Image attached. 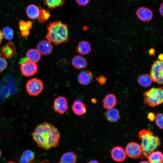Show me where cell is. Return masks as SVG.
Listing matches in <instances>:
<instances>
[{
    "instance_id": "5bb4252c",
    "label": "cell",
    "mask_w": 163,
    "mask_h": 163,
    "mask_svg": "<svg viewBox=\"0 0 163 163\" xmlns=\"http://www.w3.org/2000/svg\"><path fill=\"white\" fill-rule=\"evenodd\" d=\"M72 109L73 113L78 116L84 115L87 111L86 107L84 102L78 100L74 101L72 105Z\"/></svg>"
},
{
    "instance_id": "1f68e13d",
    "label": "cell",
    "mask_w": 163,
    "mask_h": 163,
    "mask_svg": "<svg viewBox=\"0 0 163 163\" xmlns=\"http://www.w3.org/2000/svg\"><path fill=\"white\" fill-rule=\"evenodd\" d=\"M107 78L104 75H101L96 78V80L101 85H104L107 80Z\"/></svg>"
},
{
    "instance_id": "3957f363",
    "label": "cell",
    "mask_w": 163,
    "mask_h": 163,
    "mask_svg": "<svg viewBox=\"0 0 163 163\" xmlns=\"http://www.w3.org/2000/svg\"><path fill=\"white\" fill-rule=\"evenodd\" d=\"M138 137L142 140L141 146L142 153L140 157L147 158L149 155L161 145V139L158 136L153 135L151 131L143 129L139 131Z\"/></svg>"
},
{
    "instance_id": "6da1fadb",
    "label": "cell",
    "mask_w": 163,
    "mask_h": 163,
    "mask_svg": "<svg viewBox=\"0 0 163 163\" xmlns=\"http://www.w3.org/2000/svg\"><path fill=\"white\" fill-rule=\"evenodd\" d=\"M37 146L46 150L58 145L60 133L58 129L50 123L44 122L38 124L31 134Z\"/></svg>"
},
{
    "instance_id": "d4e9b609",
    "label": "cell",
    "mask_w": 163,
    "mask_h": 163,
    "mask_svg": "<svg viewBox=\"0 0 163 163\" xmlns=\"http://www.w3.org/2000/svg\"><path fill=\"white\" fill-rule=\"evenodd\" d=\"M150 163H162L163 156L162 153L159 151H153L148 156Z\"/></svg>"
},
{
    "instance_id": "e0dca14e",
    "label": "cell",
    "mask_w": 163,
    "mask_h": 163,
    "mask_svg": "<svg viewBox=\"0 0 163 163\" xmlns=\"http://www.w3.org/2000/svg\"><path fill=\"white\" fill-rule=\"evenodd\" d=\"M76 50L81 55H87L91 51V45L90 43L87 41H81L78 43L76 47Z\"/></svg>"
},
{
    "instance_id": "30bf717a",
    "label": "cell",
    "mask_w": 163,
    "mask_h": 163,
    "mask_svg": "<svg viewBox=\"0 0 163 163\" xmlns=\"http://www.w3.org/2000/svg\"><path fill=\"white\" fill-rule=\"evenodd\" d=\"M125 151L129 157L133 158L140 157L142 152L141 145L134 142L128 143L126 147Z\"/></svg>"
},
{
    "instance_id": "4dcf8cb0",
    "label": "cell",
    "mask_w": 163,
    "mask_h": 163,
    "mask_svg": "<svg viewBox=\"0 0 163 163\" xmlns=\"http://www.w3.org/2000/svg\"><path fill=\"white\" fill-rule=\"evenodd\" d=\"M7 62L5 59L0 56V73L2 72L7 68Z\"/></svg>"
},
{
    "instance_id": "b9f144b4",
    "label": "cell",
    "mask_w": 163,
    "mask_h": 163,
    "mask_svg": "<svg viewBox=\"0 0 163 163\" xmlns=\"http://www.w3.org/2000/svg\"><path fill=\"white\" fill-rule=\"evenodd\" d=\"M5 163H16L12 161H9L8 162H6Z\"/></svg>"
},
{
    "instance_id": "9c48e42d",
    "label": "cell",
    "mask_w": 163,
    "mask_h": 163,
    "mask_svg": "<svg viewBox=\"0 0 163 163\" xmlns=\"http://www.w3.org/2000/svg\"><path fill=\"white\" fill-rule=\"evenodd\" d=\"M20 70L24 75L29 77L36 74L37 71L38 67L36 63L27 60L21 64Z\"/></svg>"
},
{
    "instance_id": "ba28073f",
    "label": "cell",
    "mask_w": 163,
    "mask_h": 163,
    "mask_svg": "<svg viewBox=\"0 0 163 163\" xmlns=\"http://www.w3.org/2000/svg\"><path fill=\"white\" fill-rule=\"evenodd\" d=\"M16 54L15 46L11 41L0 49V56L5 59L10 60Z\"/></svg>"
},
{
    "instance_id": "7c38bea8",
    "label": "cell",
    "mask_w": 163,
    "mask_h": 163,
    "mask_svg": "<svg viewBox=\"0 0 163 163\" xmlns=\"http://www.w3.org/2000/svg\"><path fill=\"white\" fill-rule=\"evenodd\" d=\"M37 48L41 55L43 56L50 55L53 49L52 44L47 40H43L39 42L37 44Z\"/></svg>"
},
{
    "instance_id": "74e56055",
    "label": "cell",
    "mask_w": 163,
    "mask_h": 163,
    "mask_svg": "<svg viewBox=\"0 0 163 163\" xmlns=\"http://www.w3.org/2000/svg\"><path fill=\"white\" fill-rule=\"evenodd\" d=\"M4 38L2 31L0 30V45L2 40Z\"/></svg>"
},
{
    "instance_id": "60d3db41",
    "label": "cell",
    "mask_w": 163,
    "mask_h": 163,
    "mask_svg": "<svg viewBox=\"0 0 163 163\" xmlns=\"http://www.w3.org/2000/svg\"><path fill=\"white\" fill-rule=\"evenodd\" d=\"M139 163H150L148 161H140Z\"/></svg>"
},
{
    "instance_id": "7bdbcfd3",
    "label": "cell",
    "mask_w": 163,
    "mask_h": 163,
    "mask_svg": "<svg viewBox=\"0 0 163 163\" xmlns=\"http://www.w3.org/2000/svg\"><path fill=\"white\" fill-rule=\"evenodd\" d=\"M1 156H2V152H1V150L0 149V158L1 157Z\"/></svg>"
},
{
    "instance_id": "4fadbf2b",
    "label": "cell",
    "mask_w": 163,
    "mask_h": 163,
    "mask_svg": "<svg viewBox=\"0 0 163 163\" xmlns=\"http://www.w3.org/2000/svg\"><path fill=\"white\" fill-rule=\"evenodd\" d=\"M111 155L113 160L117 162L124 161L126 157L125 150L120 146L114 147L111 150Z\"/></svg>"
},
{
    "instance_id": "603a6c76",
    "label": "cell",
    "mask_w": 163,
    "mask_h": 163,
    "mask_svg": "<svg viewBox=\"0 0 163 163\" xmlns=\"http://www.w3.org/2000/svg\"><path fill=\"white\" fill-rule=\"evenodd\" d=\"M26 56L28 60L36 63L40 60L41 54L37 49H30L27 52Z\"/></svg>"
},
{
    "instance_id": "277c9868",
    "label": "cell",
    "mask_w": 163,
    "mask_h": 163,
    "mask_svg": "<svg viewBox=\"0 0 163 163\" xmlns=\"http://www.w3.org/2000/svg\"><path fill=\"white\" fill-rule=\"evenodd\" d=\"M144 103L150 107H154L162 104L163 90L162 87L153 88L143 94Z\"/></svg>"
},
{
    "instance_id": "e575fe53",
    "label": "cell",
    "mask_w": 163,
    "mask_h": 163,
    "mask_svg": "<svg viewBox=\"0 0 163 163\" xmlns=\"http://www.w3.org/2000/svg\"><path fill=\"white\" fill-rule=\"evenodd\" d=\"M147 118L150 121H153L155 120V116L154 113L150 112L148 113Z\"/></svg>"
},
{
    "instance_id": "f546056e",
    "label": "cell",
    "mask_w": 163,
    "mask_h": 163,
    "mask_svg": "<svg viewBox=\"0 0 163 163\" xmlns=\"http://www.w3.org/2000/svg\"><path fill=\"white\" fill-rule=\"evenodd\" d=\"M155 123L156 125L160 129H163V114L158 113L155 116Z\"/></svg>"
},
{
    "instance_id": "52a82bcc",
    "label": "cell",
    "mask_w": 163,
    "mask_h": 163,
    "mask_svg": "<svg viewBox=\"0 0 163 163\" xmlns=\"http://www.w3.org/2000/svg\"><path fill=\"white\" fill-rule=\"evenodd\" d=\"M53 107L56 113L61 115L64 114L68 108L67 99L63 96L58 97L53 101Z\"/></svg>"
},
{
    "instance_id": "44dd1931",
    "label": "cell",
    "mask_w": 163,
    "mask_h": 163,
    "mask_svg": "<svg viewBox=\"0 0 163 163\" xmlns=\"http://www.w3.org/2000/svg\"><path fill=\"white\" fill-rule=\"evenodd\" d=\"M77 156L74 152H68L64 154L61 156L59 163H76Z\"/></svg>"
},
{
    "instance_id": "ac0fdd59",
    "label": "cell",
    "mask_w": 163,
    "mask_h": 163,
    "mask_svg": "<svg viewBox=\"0 0 163 163\" xmlns=\"http://www.w3.org/2000/svg\"><path fill=\"white\" fill-rule=\"evenodd\" d=\"M104 108L107 110L114 108L117 104V100L115 95L110 94L107 95L103 101Z\"/></svg>"
},
{
    "instance_id": "f35d334b",
    "label": "cell",
    "mask_w": 163,
    "mask_h": 163,
    "mask_svg": "<svg viewBox=\"0 0 163 163\" xmlns=\"http://www.w3.org/2000/svg\"><path fill=\"white\" fill-rule=\"evenodd\" d=\"M158 58L159 60H163V54L162 53L160 54L158 56Z\"/></svg>"
},
{
    "instance_id": "8d00e7d4",
    "label": "cell",
    "mask_w": 163,
    "mask_h": 163,
    "mask_svg": "<svg viewBox=\"0 0 163 163\" xmlns=\"http://www.w3.org/2000/svg\"><path fill=\"white\" fill-rule=\"evenodd\" d=\"M155 53V50L153 48H151L149 51V54L150 56L154 55Z\"/></svg>"
},
{
    "instance_id": "2e32d148",
    "label": "cell",
    "mask_w": 163,
    "mask_h": 163,
    "mask_svg": "<svg viewBox=\"0 0 163 163\" xmlns=\"http://www.w3.org/2000/svg\"><path fill=\"white\" fill-rule=\"evenodd\" d=\"M72 64L76 69L81 70L87 67L88 62L83 56L80 55H76L72 60Z\"/></svg>"
},
{
    "instance_id": "d6986e66",
    "label": "cell",
    "mask_w": 163,
    "mask_h": 163,
    "mask_svg": "<svg viewBox=\"0 0 163 163\" xmlns=\"http://www.w3.org/2000/svg\"><path fill=\"white\" fill-rule=\"evenodd\" d=\"M105 117L107 120L111 122H115L120 118L119 111L114 108L107 110L105 113Z\"/></svg>"
},
{
    "instance_id": "ab89813d",
    "label": "cell",
    "mask_w": 163,
    "mask_h": 163,
    "mask_svg": "<svg viewBox=\"0 0 163 163\" xmlns=\"http://www.w3.org/2000/svg\"><path fill=\"white\" fill-rule=\"evenodd\" d=\"M88 163H99L97 161L95 160H92L89 162H88Z\"/></svg>"
},
{
    "instance_id": "836d02e7",
    "label": "cell",
    "mask_w": 163,
    "mask_h": 163,
    "mask_svg": "<svg viewBox=\"0 0 163 163\" xmlns=\"http://www.w3.org/2000/svg\"><path fill=\"white\" fill-rule=\"evenodd\" d=\"M18 163H33V161H30L27 159L22 155L18 161Z\"/></svg>"
},
{
    "instance_id": "8fae6325",
    "label": "cell",
    "mask_w": 163,
    "mask_h": 163,
    "mask_svg": "<svg viewBox=\"0 0 163 163\" xmlns=\"http://www.w3.org/2000/svg\"><path fill=\"white\" fill-rule=\"evenodd\" d=\"M136 14L140 20L144 22L150 21L153 17V14L149 8L145 7H140L136 11Z\"/></svg>"
},
{
    "instance_id": "484cf974",
    "label": "cell",
    "mask_w": 163,
    "mask_h": 163,
    "mask_svg": "<svg viewBox=\"0 0 163 163\" xmlns=\"http://www.w3.org/2000/svg\"><path fill=\"white\" fill-rule=\"evenodd\" d=\"M44 4L51 9L62 6L64 3V0H43Z\"/></svg>"
},
{
    "instance_id": "83f0119b",
    "label": "cell",
    "mask_w": 163,
    "mask_h": 163,
    "mask_svg": "<svg viewBox=\"0 0 163 163\" xmlns=\"http://www.w3.org/2000/svg\"><path fill=\"white\" fill-rule=\"evenodd\" d=\"M4 37L6 40H12L14 37L13 30L8 27H4L2 31Z\"/></svg>"
},
{
    "instance_id": "f1b7e54d",
    "label": "cell",
    "mask_w": 163,
    "mask_h": 163,
    "mask_svg": "<svg viewBox=\"0 0 163 163\" xmlns=\"http://www.w3.org/2000/svg\"><path fill=\"white\" fill-rule=\"evenodd\" d=\"M22 155L30 161H33L35 158V155L34 152L29 149L24 151Z\"/></svg>"
},
{
    "instance_id": "d590c367",
    "label": "cell",
    "mask_w": 163,
    "mask_h": 163,
    "mask_svg": "<svg viewBox=\"0 0 163 163\" xmlns=\"http://www.w3.org/2000/svg\"><path fill=\"white\" fill-rule=\"evenodd\" d=\"M163 3L162 2L161 3L160 5L158 8V11L160 14L163 16Z\"/></svg>"
},
{
    "instance_id": "ee69618b",
    "label": "cell",
    "mask_w": 163,
    "mask_h": 163,
    "mask_svg": "<svg viewBox=\"0 0 163 163\" xmlns=\"http://www.w3.org/2000/svg\"></svg>"
},
{
    "instance_id": "5b68a950",
    "label": "cell",
    "mask_w": 163,
    "mask_h": 163,
    "mask_svg": "<svg viewBox=\"0 0 163 163\" xmlns=\"http://www.w3.org/2000/svg\"><path fill=\"white\" fill-rule=\"evenodd\" d=\"M163 61L157 60L154 61L152 65L150 75L152 81L159 84H163Z\"/></svg>"
},
{
    "instance_id": "ffe728a7",
    "label": "cell",
    "mask_w": 163,
    "mask_h": 163,
    "mask_svg": "<svg viewBox=\"0 0 163 163\" xmlns=\"http://www.w3.org/2000/svg\"><path fill=\"white\" fill-rule=\"evenodd\" d=\"M40 12V8L34 4L29 5L26 8L27 15L31 19H35L38 18Z\"/></svg>"
},
{
    "instance_id": "f6af8a7d",
    "label": "cell",
    "mask_w": 163,
    "mask_h": 163,
    "mask_svg": "<svg viewBox=\"0 0 163 163\" xmlns=\"http://www.w3.org/2000/svg\"></svg>"
},
{
    "instance_id": "4316f807",
    "label": "cell",
    "mask_w": 163,
    "mask_h": 163,
    "mask_svg": "<svg viewBox=\"0 0 163 163\" xmlns=\"http://www.w3.org/2000/svg\"><path fill=\"white\" fill-rule=\"evenodd\" d=\"M40 12L38 18V20L41 23H43L46 21L50 17V14L49 12L46 11L40 8Z\"/></svg>"
},
{
    "instance_id": "d6a6232c",
    "label": "cell",
    "mask_w": 163,
    "mask_h": 163,
    "mask_svg": "<svg viewBox=\"0 0 163 163\" xmlns=\"http://www.w3.org/2000/svg\"><path fill=\"white\" fill-rule=\"evenodd\" d=\"M77 4L81 6H84L87 4L90 0H75Z\"/></svg>"
},
{
    "instance_id": "9a60e30c",
    "label": "cell",
    "mask_w": 163,
    "mask_h": 163,
    "mask_svg": "<svg viewBox=\"0 0 163 163\" xmlns=\"http://www.w3.org/2000/svg\"><path fill=\"white\" fill-rule=\"evenodd\" d=\"M92 79V74L88 70H84L81 72L78 77V80L79 83L84 85H89Z\"/></svg>"
},
{
    "instance_id": "7402d4cb",
    "label": "cell",
    "mask_w": 163,
    "mask_h": 163,
    "mask_svg": "<svg viewBox=\"0 0 163 163\" xmlns=\"http://www.w3.org/2000/svg\"><path fill=\"white\" fill-rule=\"evenodd\" d=\"M19 28L21 30V36L26 37L29 34V30L32 27L33 23L30 21L25 22L24 21H20L19 23Z\"/></svg>"
},
{
    "instance_id": "7a4b0ae2",
    "label": "cell",
    "mask_w": 163,
    "mask_h": 163,
    "mask_svg": "<svg viewBox=\"0 0 163 163\" xmlns=\"http://www.w3.org/2000/svg\"><path fill=\"white\" fill-rule=\"evenodd\" d=\"M48 31L45 38L52 45H58L69 41L68 26L60 21L50 23L47 27Z\"/></svg>"
},
{
    "instance_id": "cb8c5ba5",
    "label": "cell",
    "mask_w": 163,
    "mask_h": 163,
    "mask_svg": "<svg viewBox=\"0 0 163 163\" xmlns=\"http://www.w3.org/2000/svg\"><path fill=\"white\" fill-rule=\"evenodd\" d=\"M137 81L141 86L146 88L151 85L152 81L150 75L145 74L140 75L138 78Z\"/></svg>"
},
{
    "instance_id": "8992f818",
    "label": "cell",
    "mask_w": 163,
    "mask_h": 163,
    "mask_svg": "<svg viewBox=\"0 0 163 163\" xmlns=\"http://www.w3.org/2000/svg\"><path fill=\"white\" fill-rule=\"evenodd\" d=\"M43 84L40 79L37 78L28 80L26 84V88L27 92L31 96L38 95L43 89Z\"/></svg>"
}]
</instances>
